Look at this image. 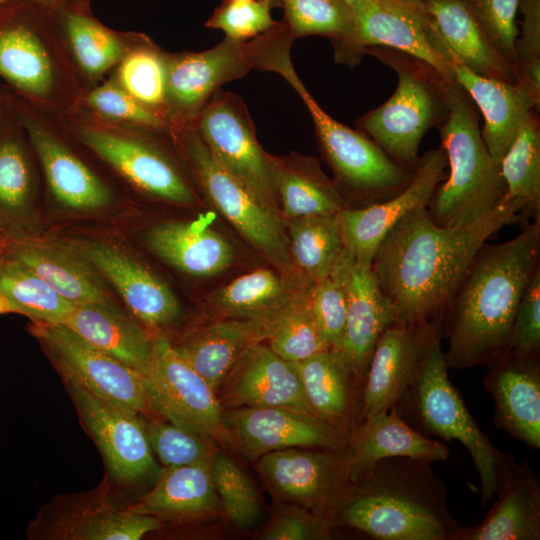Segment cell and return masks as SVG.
Returning <instances> with one entry per match:
<instances>
[{
	"label": "cell",
	"mask_w": 540,
	"mask_h": 540,
	"mask_svg": "<svg viewBox=\"0 0 540 540\" xmlns=\"http://www.w3.org/2000/svg\"><path fill=\"white\" fill-rule=\"evenodd\" d=\"M142 377L155 414L208 441L229 443L216 393L164 337L153 340L152 358Z\"/></svg>",
	"instance_id": "obj_9"
},
{
	"label": "cell",
	"mask_w": 540,
	"mask_h": 540,
	"mask_svg": "<svg viewBox=\"0 0 540 540\" xmlns=\"http://www.w3.org/2000/svg\"><path fill=\"white\" fill-rule=\"evenodd\" d=\"M495 496L485 519L462 527L455 540L540 539V483L527 463L517 464Z\"/></svg>",
	"instance_id": "obj_31"
},
{
	"label": "cell",
	"mask_w": 540,
	"mask_h": 540,
	"mask_svg": "<svg viewBox=\"0 0 540 540\" xmlns=\"http://www.w3.org/2000/svg\"><path fill=\"white\" fill-rule=\"evenodd\" d=\"M331 526L310 512L286 513L278 517L263 536L267 540L324 539Z\"/></svg>",
	"instance_id": "obj_55"
},
{
	"label": "cell",
	"mask_w": 540,
	"mask_h": 540,
	"mask_svg": "<svg viewBox=\"0 0 540 540\" xmlns=\"http://www.w3.org/2000/svg\"><path fill=\"white\" fill-rule=\"evenodd\" d=\"M276 196L290 220L335 215L345 208L334 181L321 170L318 162L307 157H272Z\"/></svg>",
	"instance_id": "obj_36"
},
{
	"label": "cell",
	"mask_w": 540,
	"mask_h": 540,
	"mask_svg": "<svg viewBox=\"0 0 540 540\" xmlns=\"http://www.w3.org/2000/svg\"><path fill=\"white\" fill-rule=\"evenodd\" d=\"M504 200L514 203L522 220L540 218V121L532 110L500 162Z\"/></svg>",
	"instance_id": "obj_39"
},
{
	"label": "cell",
	"mask_w": 540,
	"mask_h": 540,
	"mask_svg": "<svg viewBox=\"0 0 540 540\" xmlns=\"http://www.w3.org/2000/svg\"><path fill=\"white\" fill-rule=\"evenodd\" d=\"M7 241V236L0 231V245L4 244Z\"/></svg>",
	"instance_id": "obj_60"
},
{
	"label": "cell",
	"mask_w": 540,
	"mask_h": 540,
	"mask_svg": "<svg viewBox=\"0 0 540 540\" xmlns=\"http://www.w3.org/2000/svg\"><path fill=\"white\" fill-rule=\"evenodd\" d=\"M539 270L540 218L478 249L439 316L449 368H489L510 352L521 297Z\"/></svg>",
	"instance_id": "obj_2"
},
{
	"label": "cell",
	"mask_w": 540,
	"mask_h": 540,
	"mask_svg": "<svg viewBox=\"0 0 540 540\" xmlns=\"http://www.w3.org/2000/svg\"><path fill=\"white\" fill-rule=\"evenodd\" d=\"M84 11L66 4L56 13L62 20L77 62L88 75L98 76L121 61L125 49L114 33Z\"/></svg>",
	"instance_id": "obj_43"
},
{
	"label": "cell",
	"mask_w": 540,
	"mask_h": 540,
	"mask_svg": "<svg viewBox=\"0 0 540 540\" xmlns=\"http://www.w3.org/2000/svg\"><path fill=\"white\" fill-rule=\"evenodd\" d=\"M255 69L252 39L227 37L210 49L168 56L165 116L193 128L210 98L224 85ZM169 125V124H168Z\"/></svg>",
	"instance_id": "obj_13"
},
{
	"label": "cell",
	"mask_w": 540,
	"mask_h": 540,
	"mask_svg": "<svg viewBox=\"0 0 540 540\" xmlns=\"http://www.w3.org/2000/svg\"><path fill=\"white\" fill-rule=\"evenodd\" d=\"M273 0H223L205 25L224 32L225 37L247 41L270 30L277 21L271 15Z\"/></svg>",
	"instance_id": "obj_49"
},
{
	"label": "cell",
	"mask_w": 540,
	"mask_h": 540,
	"mask_svg": "<svg viewBox=\"0 0 540 540\" xmlns=\"http://www.w3.org/2000/svg\"><path fill=\"white\" fill-rule=\"evenodd\" d=\"M273 1H274V3L276 4V6H277V5L280 6V0H273Z\"/></svg>",
	"instance_id": "obj_63"
},
{
	"label": "cell",
	"mask_w": 540,
	"mask_h": 540,
	"mask_svg": "<svg viewBox=\"0 0 540 540\" xmlns=\"http://www.w3.org/2000/svg\"><path fill=\"white\" fill-rule=\"evenodd\" d=\"M64 382L139 414L152 411L142 374L100 351L64 324L29 325Z\"/></svg>",
	"instance_id": "obj_10"
},
{
	"label": "cell",
	"mask_w": 540,
	"mask_h": 540,
	"mask_svg": "<svg viewBox=\"0 0 540 540\" xmlns=\"http://www.w3.org/2000/svg\"><path fill=\"white\" fill-rule=\"evenodd\" d=\"M448 160L440 146L418 158L410 183L397 195L369 206L343 208L338 223L344 249L371 264L387 232L410 211L428 205L435 188L447 177Z\"/></svg>",
	"instance_id": "obj_17"
},
{
	"label": "cell",
	"mask_w": 540,
	"mask_h": 540,
	"mask_svg": "<svg viewBox=\"0 0 540 540\" xmlns=\"http://www.w3.org/2000/svg\"><path fill=\"white\" fill-rule=\"evenodd\" d=\"M494 401L493 422L532 449L540 448V353L510 351L483 378Z\"/></svg>",
	"instance_id": "obj_24"
},
{
	"label": "cell",
	"mask_w": 540,
	"mask_h": 540,
	"mask_svg": "<svg viewBox=\"0 0 540 540\" xmlns=\"http://www.w3.org/2000/svg\"><path fill=\"white\" fill-rule=\"evenodd\" d=\"M449 100L448 116L437 127L449 172L435 188L427 211L437 225L461 228L503 202L505 183L482 138L478 109L454 79Z\"/></svg>",
	"instance_id": "obj_4"
},
{
	"label": "cell",
	"mask_w": 540,
	"mask_h": 540,
	"mask_svg": "<svg viewBox=\"0 0 540 540\" xmlns=\"http://www.w3.org/2000/svg\"><path fill=\"white\" fill-rule=\"evenodd\" d=\"M442 337L429 346L419 373L395 403L399 415L423 435L459 441L469 452L481 483V503L491 501L517 466L479 428L448 376Z\"/></svg>",
	"instance_id": "obj_6"
},
{
	"label": "cell",
	"mask_w": 540,
	"mask_h": 540,
	"mask_svg": "<svg viewBox=\"0 0 540 540\" xmlns=\"http://www.w3.org/2000/svg\"><path fill=\"white\" fill-rule=\"evenodd\" d=\"M354 23L343 64L354 67L364 50L388 47L410 54L452 78L448 64L434 44L432 20L424 5L401 0H358L352 5Z\"/></svg>",
	"instance_id": "obj_14"
},
{
	"label": "cell",
	"mask_w": 540,
	"mask_h": 540,
	"mask_svg": "<svg viewBox=\"0 0 540 540\" xmlns=\"http://www.w3.org/2000/svg\"><path fill=\"white\" fill-rule=\"evenodd\" d=\"M8 104L4 95L0 92V122L7 113Z\"/></svg>",
	"instance_id": "obj_57"
},
{
	"label": "cell",
	"mask_w": 540,
	"mask_h": 540,
	"mask_svg": "<svg viewBox=\"0 0 540 540\" xmlns=\"http://www.w3.org/2000/svg\"><path fill=\"white\" fill-rule=\"evenodd\" d=\"M14 0H0V6ZM30 1L44 9L50 10L52 12H57L59 9L64 7L68 0H27Z\"/></svg>",
	"instance_id": "obj_56"
},
{
	"label": "cell",
	"mask_w": 540,
	"mask_h": 540,
	"mask_svg": "<svg viewBox=\"0 0 540 540\" xmlns=\"http://www.w3.org/2000/svg\"><path fill=\"white\" fill-rule=\"evenodd\" d=\"M159 528L160 521L154 516L99 501L63 511L46 526L44 535L65 540H137Z\"/></svg>",
	"instance_id": "obj_37"
},
{
	"label": "cell",
	"mask_w": 540,
	"mask_h": 540,
	"mask_svg": "<svg viewBox=\"0 0 540 540\" xmlns=\"http://www.w3.org/2000/svg\"><path fill=\"white\" fill-rule=\"evenodd\" d=\"M337 214L293 219L289 224V253L310 284L328 276L344 250Z\"/></svg>",
	"instance_id": "obj_41"
},
{
	"label": "cell",
	"mask_w": 540,
	"mask_h": 540,
	"mask_svg": "<svg viewBox=\"0 0 540 540\" xmlns=\"http://www.w3.org/2000/svg\"><path fill=\"white\" fill-rule=\"evenodd\" d=\"M179 133L182 150L206 197L250 244L277 264L288 266V240L277 211L225 170L194 128H182Z\"/></svg>",
	"instance_id": "obj_8"
},
{
	"label": "cell",
	"mask_w": 540,
	"mask_h": 540,
	"mask_svg": "<svg viewBox=\"0 0 540 540\" xmlns=\"http://www.w3.org/2000/svg\"><path fill=\"white\" fill-rule=\"evenodd\" d=\"M372 55L397 75V87L387 101L356 120L366 134L395 161L414 167L426 133L440 126L449 113V84L435 68L410 54L371 46Z\"/></svg>",
	"instance_id": "obj_7"
},
{
	"label": "cell",
	"mask_w": 540,
	"mask_h": 540,
	"mask_svg": "<svg viewBox=\"0 0 540 540\" xmlns=\"http://www.w3.org/2000/svg\"><path fill=\"white\" fill-rule=\"evenodd\" d=\"M268 339L274 353L293 363L330 349L311 313L308 291L283 308Z\"/></svg>",
	"instance_id": "obj_44"
},
{
	"label": "cell",
	"mask_w": 540,
	"mask_h": 540,
	"mask_svg": "<svg viewBox=\"0 0 540 540\" xmlns=\"http://www.w3.org/2000/svg\"><path fill=\"white\" fill-rule=\"evenodd\" d=\"M145 430L152 451L165 467L210 463L216 453L211 441L171 423L151 420Z\"/></svg>",
	"instance_id": "obj_48"
},
{
	"label": "cell",
	"mask_w": 540,
	"mask_h": 540,
	"mask_svg": "<svg viewBox=\"0 0 540 540\" xmlns=\"http://www.w3.org/2000/svg\"><path fill=\"white\" fill-rule=\"evenodd\" d=\"M222 416L229 443L252 459L294 447L342 449L352 434L313 414L280 407L232 408Z\"/></svg>",
	"instance_id": "obj_15"
},
{
	"label": "cell",
	"mask_w": 540,
	"mask_h": 540,
	"mask_svg": "<svg viewBox=\"0 0 540 540\" xmlns=\"http://www.w3.org/2000/svg\"><path fill=\"white\" fill-rule=\"evenodd\" d=\"M80 141L142 191L176 204L195 196L174 163L149 142L96 127L76 131Z\"/></svg>",
	"instance_id": "obj_21"
},
{
	"label": "cell",
	"mask_w": 540,
	"mask_h": 540,
	"mask_svg": "<svg viewBox=\"0 0 540 540\" xmlns=\"http://www.w3.org/2000/svg\"><path fill=\"white\" fill-rule=\"evenodd\" d=\"M214 488L227 519L249 528L260 518L256 491L245 472L226 454L216 452L210 463Z\"/></svg>",
	"instance_id": "obj_46"
},
{
	"label": "cell",
	"mask_w": 540,
	"mask_h": 540,
	"mask_svg": "<svg viewBox=\"0 0 540 540\" xmlns=\"http://www.w3.org/2000/svg\"><path fill=\"white\" fill-rule=\"evenodd\" d=\"M44 10L27 0L0 6V77L24 96H46L54 84L53 65L38 31Z\"/></svg>",
	"instance_id": "obj_22"
},
{
	"label": "cell",
	"mask_w": 540,
	"mask_h": 540,
	"mask_svg": "<svg viewBox=\"0 0 540 540\" xmlns=\"http://www.w3.org/2000/svg\"><path fill=\"white\" fill-rule=\"evenodd\" d=\"M4 255L26 266L74 305L110 302L102 276L68 242H47L27 234L7 236Z\"/></svg>",
	"instance_id": "obj_26"
},
{
	"label": "cell",
	"mask_w": 540,
	"mask_h": 540,
	"mask_svg": "<svg viewBox=\"0 0 540 540\" xmlns=\"http://www.w3.org/2000/svg\"><path fill=\"white\" fill-rule=\"evenodd\" d=\"M346 2H348L351 6L358 0H345Z\"/></svg>",
	"instance_id": "obj_62"
},
{
	"label": "cell",
	"mask_w": 540,
	"mask_h": 540,
	"mask_svg": "<svg viewBox=\"0 0 540 540\" xmlns=\"http://www.w3.org/2000/svg\"><path fill=\"white\" fill-rule=\"evenodd\" d=\"M12 107L55 198L74 210H97L109 205L112 197L107 186L28 112Z\"/></svg>",
	"instance_id": "obj_28"
},
{
	"label": "cell",
	"mask_w": 540,
	"mask_h": 540,
	"mask_svg": "<svg viewBox=\"0 0 540 540\" xmlns=\"http://www.w3.org/2000/svg\"><path fill=\"white\" fill-rule=\"evenodd\" d=\"M87 102L96 112L109 119L149 129H162L168 126L163 116L137 101L120 85L111 82L93 90Z\"/></svg>",
	"instance_id": "obj_53"
},
{
	"label": "cell",
	"mask_w": 540,
	"mask_h": 540,
	"mask_svg": "<svg viewBox=\"0 0 540 540\" xmlns=\"http://www.w3.org/2000/svg\"><path fill=\"white\" fill-rule=\"evenodd\" d=\"M438 46L452 78L468 93L482 114V138L492 158L500 165L529 113L533 109L539 111V108L518 84L474 73L446 50L440 37Z\"/></svg>",
	"instance_id": "obj_25"
},
{
	"label": "cell",
	"mask_w": 540,
	"mask_h": 540,
	"mask_svg": "<svg viewBox=\"0 0 540 540\" xmlns=\"http://www.w3.org/2000/svg\"><path fill=\"white\" fill-rule=\"evenodd\" d=\"M149 248L171 266L194 276L223 272L233 260L231 244L219 233L196 222L159 224L146 237Z\"/></svg>",
	"instance_id": "obj_35"
},
{
	"label": "cell",
	"mask_w": 540,
	"mask_h": 540,
	"mask_svg": "<svg viewBox=\"0 0 540 540\" xmlns=\"http://www.w3.org/2000/svg\"><path fill=\"white\" fill-rule=\"evenodd\" d=\"M72 6L85 10L89 0H68Z\"/></svg>",
	"instance_id": "obj_58"
},
{
	"label": "cell",
	"mask_w": 540,
	"mask_h": 540,
	"mask_svg": "<svg viewBox=\"0 0 540 540\" xmlns=\"http://www.w3.org/2000/svg\"><path fill=\"white\" fill-rule=\"evenodd\" d=\"M0 122V231L25 234L33 196V177L17 118Z\"/></svg>",
	"instance_id": "obj_38"
},
{
	"label": "cell",
	"mask_w": 540,
	"mask_h": 540,
	"mask_svg": "<svg viewBox=\"0 0 540 540\" xmlns=\"http://www.w3.org/2000/svg\"><path fill=\"white\" fill-rule=\"evenodd\" d=\"M520 0H466L494 48L515 69L516 15ZM516 71V69H515Z\"/></svg>",
	"instance_id": "obj_52"
},
{
	"label": "cell",
	"mask_w": 540,
	"mask_h": 540,
	"mask_svg": "<svg viewBox=\"0 0 540 540\" xmlns=\"http://www.w3.org/2000/svg\"><path fill=\"white\" fill-rule=\"evenodd\" d=\"M0 298L6 312L51 324H63L74 307L38 275L5 255L0 259Z\"/></svg>",
	"instance_id": "obj_40"
},
{
	"label": "cell",
	"mask_w": 540,
	"mask_h": 540,
	"mask_svg": "<svg viewBox=\"0 0 540 540\" xmlns=\"http://www.w3.org/2000/svg\"><path fill=\"white\" fill-rule=\"evenodd\" d=\"M240 1H247V0H240Z\"/></svg>",
	"instance_id": "obj_64"
},
{
	"label": "cell",
	"mask_w": 540,
	"mask_h": 540,
	"mask_svg": "<svg viewBox=\"0 0 540 540\" xmlns=\"http://www.w3.org/2000/svg\"><path fill=\"white\" fill-rule=\"evenodd\" d=\"M210 463L165 467L155 486L128 509L171 521L196 519L215 512L220 503Z\"/></svg>",
	"instance_id": "obj_34"
},
{
	"label": "cell",
	"mask_w": 540,
	"mask_h": 540,
	"mask_svg": "<svg viewBox=\"0 0 540 540\" xmlns=\"http://www.w3.org/2000/svg\"><path fill=\"white\" fill-rule=\"evenodd\" d=\"M440 336V318L416 324L395 323L384 330L365 377L362 422L387 411L401 398L416 379L429 346Z\"/></svg>",
	"instance_id": "obj_18"
},
{
	"label": "cell",
	"mask_w": 540,
	"mask_h": 540,
	"mask_svg": "<svg viewBox=\"0 0 540 540\" xmlns=\"http://www.w3.org/2000/svg\"><path fill=\"white\" fill-rule=\"evenodd\" d=\"M284 22L294 38L310 35L327 37L334 60L343 64L353 30L352 6L345 0H280Z\"/></svg>",
	"instance_id": "obj_42"
},
{
	"label": "cell",
	"mask_w": 540,
	"mask_h": 540,
	"mask_svg": "<svg viewBox=\"0 0 540 540\" xmlns=\"http://www.w3.org/2000/svg\"><path fill=\"white\" fill-rule=\"evenodd\" d=\"M431 463L388 457L352 478L332 525L378 540H455L463 527L451 515L447 489Z\"/></svg>",
	"instance_id": "obj_3"
},
{
	"label": "cell",
	"mask_w": 540,
	"mask_h": 540,
	"mask_svg": "<svg viewBox=\"0 0 540 540\" xmlns=\"http://www.w3.org/2000/svg\"><path fill=\"white\" fill-rule=\"evenodd\" d=\"M63 324L128 367L141 374L147 370L153 340L138 323L110 302L74 305Z\"/></svg>",
	"instance_id": "obj_33"
},
{
	"label": "cell",
	"mask_w": 540,
	"mask_h": 540,
	"mask_svg": "<svg viewBox=\"0 0 540 540\" xmlns=\"http://www.w3.org/2000/svg\"><path fill=\"white\" fill-rule=\"evenodd\" d=\"M331 273L339 280L346 299V325L340 352L365 382L378 338L398 322L378 286L371 264L355 259L344 249Z\"/></svg>",
	"instance_id": "obj_20"
},
{
	"label": "cell",
	"mask_w": 540,
	"mask_h": 540,
	"mask_svg": "<svg viewBox=\"0 0 540 540\" xmlns=\"http://www.w3.org/2000/svg\"><path fill=\"white\" fill-rule=\"evenodd\" d=\"M283 293V281L276 273L258 269L237 277L222 288L217 294V302L232 314L265 317L280 310L272 311Z\"/></svg>",
	"instance_id": "obj_47"
},
{
	"label": "cell",
	"mask_w": 540,
	"mask_h": 540,
	"mask_svg": "<svg viewBox=\"0 0 540 540\" xmlns=\"http://www.w3.org/2000/svg\"><path fill=\"white\" fill-rule=\"evenodd\" d=\"M6 244H7V241L4 244L0 245V259L3 257L5 253Z\"/></svg>",
	"instance_id": "obj_61"
},
{
	"label": "cell",
	"mask_w": 540,
	"mask_h": 540,
	"mask_svg": "<svg viewBox=\"0 0 540 540\" xmlns=\"http://www.w3.org/2000/svg\"><path fill=\"white\" fill-rule=\"evenodd\" d=\"M520 220L507 200L476 222L445 228L427 207L402 217L379 244L371 269L398 323L439 318L478 249L502 227Z\"/></svg>",
	"instance_id": "obj_1"
},
{
	"label": "cell",
	"mask_w": 540,
	"mask_h": 540,
	"mask_svg": "<svg viewBox=\"0 0 540 540\" xmlns=\"http://www.w3.org/2000/svg\"><path fill=\"white\" fill-rule=\"evenodd\" d=\"M348 447L352 457V478L383 458L410 457L434 462L449 457L446 444L411 427L399 415L395 404L357 426Z\"/></svg>",
	"instance_id": "obj_32"
},
{
	"label": "cell",
	"mask_w": 540,
	"mask_h": 540,
	"mask_svg": "<svg viewBox=\"0 0 540 540\" xmlns=\"http://www.w3.org/2000/svg\"><path fill=\"white\" fill-rule=\"evenodd\" d=\"M212 157L278 212L272 156L259 145L254 123L242 99L218 90L193 127Z\"/></svg>",
	"instance_id": "obj_11"
},
{
	"label": "cell",
	"mask_w": 540,
	"mask_h": 540,
	"mask_svg": "<svg viewBox=\"0 0 540 540\" xmlns=\"http://www.w3.org/2000/svg\"><path fill=\"white\" fill-rule=\"evenodd\" d=\"M281 310L265 317L214 323L174 347L217 394L236 360L250 346L268 339Z\"/></svg>",
	"instance_id": "obj_29"
},
{
	"label": "cell",
	"mask_w": 540,
	"mask_h": 540,
	"mask_svg": "<svg viewBox=\"0 0 540 540\" xmlns=\"http://www.w3.org/2000/svg\"><path fill=\"white\" fill-rule=\"evenodd\" d=\"M401 1L411 3V4L424 5L428 0H401Z\"/></svg>",
	"instance_id": "obj_59"
},
{
	"label": "cell",
	"mask_w": 540,
	"mask_h": 540,
	"mask_svg": "<svg viewBox=\"0 0 540 540\" xmlns=\"http://www.w3.org/2000/svg\"><path fill=\"white\" fill-rule=\"evenodd\" d=\"M292 41L273 43L263 58V71L280 74L300 96L309 111L319 147L330 165L335 184L361 200V207L387 200L412 180L415 167L395 161L372 139L337 121L316 102L298 77L290 58Z\"/></svg>",
	"instance_id": "obj_5"
},
{
	"label": "cell",
	"mask_w": 540,
	"mask_h": 540,
	"mask_svg": "<svg viewBox=\"0 0 540 540\" xmlns=\"http://www.w3.org/2000/svg\"><path fill=\"white\" fill-rule=\"evenodd\" d=\"M308 301L325 342L330 349L340 351L346 325V299L339 280L330 273L313 282Z\"/></svg>",
	"instance_id": "obj_51"
},
{
	"label": "cell",
	"mask_w": 540,
	"mask_h": 540,
	"mask_svg": "<svg viewBox=\"0 0 540 540\" xmlns=\"http://www.w3.org/2000/svg\"><path fill=\"white\" fill-rule=\"evenodd\" d=\"M520 37L515 41L517 84L540 108V0H520Z\"/></svg>",
	"instance_id": "obj_50"
},
{
	"label": "cell",
	"mask_w": 540,
	"mask_h": 540,
	"mask_svg": "<svg viewBox=\"0 0 540 540\" xmlns=\"http://www.w3.org/2000/svg\"><path fill=\"white\" fill-rule=\"evenodd\" d=\"M312 413L353 431L362 422V379L340 351L325 350L295 363Z\"/></svg>",
	"instance_id": "obj_27"
},
{
	"label": "cell",
	"mask_w": 540,
	"mask_h": 540,
	"mask_svg": "<svg viewBox=\"0 0 540 540\" xmlns=\"http://www.w3.org/2000/svg\"><path fill=\"white\" fill-rule=\"evenodd\" d=\"M65 384L116 479L134 483L159 476L141 414L99 398L74 383Z\"/></svg>",
	"instance_id": "obj_16"
},
{
	"label": "cell",
	"mask_w": 540,
	"mask_h": 540,
	"mask_svg": "<svg viewBox=\"0 0 540 540\" xmlns=\"http://www.w3.org/2000/svg\"><path fill=\"white\" fill-rule=\"evenodd\" d=\"M67 242L114 286L133 315L146 327H165L177 320L180 308L172 291L132 257L103 243Z\"/></svg>",
	"instance_id": "obj_23"
},
{
	"label": "cell",
	"mask_w": 540,
	"mask_h": 540,
	"mask_svg": "<svg viewBox=\"0 0 540 540\" xmlns=\"http://www.w3.org/2000/svg\"><path fill=\"white\" fill-rule=\"evenodd\" d=\"M446 50L474 73L517 84L514 67L494 48L466 0H428L424 4Z\"/></svg>",
	"instance_id": "obj_30"
},
{
	"label": "cell",
	"mask_w": 540,
	"mask_h": 540,
	"mask_svg": "<svg viewBox=\"0 0 540 540\" xmlns=\"http://www.w3.org/2000/svg\"><path fill=\"white\" fill-rule=\"evenodd\" d=\"M167 63L157 49L140 47L123 57L118 70L120 86L165 120Z\"/></svg>",
	"instance_id": "obj_45"
},
{
	"label": "cell",
	"mask_w": 540,
	"mask_h": 540,
	"mask_svg": "<svg viewBox=\"0 0 540 540\" xmlns=\"http://www.w3.org/2000/svg\"><path fill=\"white\" fill-rule=\"evenodd\" d=\"M510 351L540 353V270L531 278L521 297Z\"/></svg>",
	"instance_id": "obj_54"
},
{
	"label": "cell",
	"mask_w": 540,
	"mask_h": 540,
	"mask_svg": "<svg viewBox=\"0 0 540 540\" xmlns=\"http://www.w3.org/2000/svg\"><path fill=\"white\" fill-rule=\"evenodd\" d=\"M258 467L277 492L312 510L331 527L352 485L348 445L337 450H277L262 455Z\"/></svg>",
	"instance_id": "obj_12"
},
{
	"label": "cell",
	"mask_w": 540,
	"mask_h": 540,
	"mask_svg": "<svg viewBox=\"0 0 540 540\" xmlns=\"http://www.w3.org/2000/svg\"><path fill=\"white\" fill-rule=\"evenodd\" d=\"M216 395L221 406L230 408L280 407L313 414L296 364L261 343L250 346L236 360Z\"/></svg>",
	"instance_id": "obj_19"
}]
</instances>
